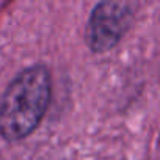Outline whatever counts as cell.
Segmentation results:
<instances>
[{"instance_id": "obj_1", "label": "cell", "mask_w": 160, "mask_h": 160, "mask_svg": "<svg viewBox=\"0 0 160 160\" xmlns=\"http://www.w3.org/2000/svg\"><path fill=\"white\" fill-rule=\"evenodd\" d=\"M50 96L52 77L44 64L22 69L0 98V137L16 143L32 135L46 116Z\"/></svg>"}, {"instance_id": "obj_2", "label": "cell", "mask_w": 160, "mask_h": 160, "mask_svg": "<svg viewBox=\"0 0 160 160\" xmlns=\"http://www.w3.org/2000/svg\"><path fill=\"white\" fill-rule=\"evenodd\" d=\"M135 18L132 2H99L90 16L85 39L96 53L112 50L130 28Z\"/></svg>"}, {"instance_id": "obj_3", "label": "cell", "mask_w": 160, "mask_h": 160, "mask_svg": "<svg viewBox=\"0 0 160 160\" xmlns=\"http://www.w3.org/2000/svg\"><path fill=\"white\" fill-rule=\"evenodd\" d=\"M0 160H2V157H0Z\"/></svg>"}]
</instances>
